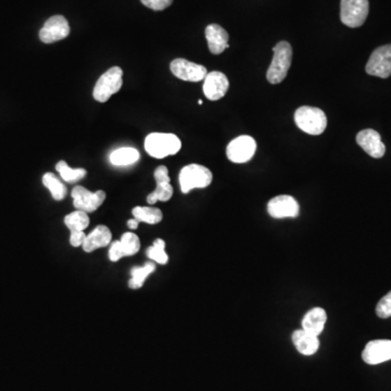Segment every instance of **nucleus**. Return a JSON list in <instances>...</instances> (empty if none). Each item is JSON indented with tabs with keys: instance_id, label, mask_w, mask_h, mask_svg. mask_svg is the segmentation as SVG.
Returning a JSON list of instances; mask_svg holds the SVG:
<instances>
[{
	"instance_id": "72a5a7b5",
	"label": "nucleus",
	"mask_w": 391,
	"mask_h": 391,
	"mask_svg": "<svg viewBox=\"0 0 391 391\" xmlns=\"http://www.w3.org/2000/svg\"><path fill=\"white\" fill-rule=\"evenodd\" d=\"M202 104H204V101H202V100H201V99H200V100H198V105H200V106H201V105H202Z\"/></svg>"
},
{
	"instance_id": "7ed1b4c3",
	"label": "nucleus",
	"mask_w": 391,
	"mask_h": 391,
	"mask_svg": "<svg viewBox=\"0 0 391 391\" xmlns=\"http://www.w3.org/2000/svg\"><path fill=\"white\" fill-rule=\"evenodd\" d=\"M294 122L304 133L310 135H321L327 127V118L323 110L315 107L304 106L294 112Z\"/></svg>"
},
{
	"instance_id": "f8f14e48",
	"label": "nucleus",
	"mask_w": 391,
	"mask_h": 391,
	"mask_svg": "<svg viewBox=\"0 0 391 391\" xmlns=\"http://www.w3.org/2000/svg\"><path fill=\"white\" fill-rule=\"evenodd\" d=\"M267 212L274 219H286L297 218L299 215V204L292 196L282 194L272 199L267 204Z\"/></svg>"
},
{
	"instance_id": "b1692460",
	"label": "nucleus",
	"mask_w": 391,
	"mask_h": 391,
	"mask_svg": "<svg viewBox=\"0 0 391 391\" xmlns=\"http://www.w3.org/2000/svg\"><path fill=\"white\" fill-rule=\"evenodd\" d=\"M43 184H44L45 187L48 188L51 196L57 201H60V200H64L66 198L68 190L54 173H46L43 176Z\"/></svg>"
},
{
	"instance_id": "dca6fc26",
	"label": "nucleus",
	"mask_w": 391,
	"mask_h": 391,
	"mask_svg": "<svg viewBox=\"0 0 391 391\" xmlns=\"http://www.w3.org/2000/svg\"><path fill=\"white\" fill-rule=\"evenodd\" d=\"M362 359L369 365H377L391 360V341L378 339L369 341L362 353Z\"/></svg>"
},
{
	"instance_id": "9b49d317",
	"label": "nucleus",
	"mask_w": 391,
	"mask_h": 391,
	"mask_svg": "<svg viewBox=\"0 0 391 391\" xmlns=\"http://www.w3.org/2000/svg\"><path fill=\"white\" fill-rule=\"evenodd\" d=\"M171 72L180 80L186 82H200L207 76V69L200 64H194L186 59L178 58L170 64Z\"/></svg>"
},
{
	"instance_id": "2eb2a0df",
	"label": "nucleus",
	"mask_w": 391,
	"mask_h": 391,
	"mask_svg": "<svg viewBox=\"0 0 391 391\" xmlns=\"http://www.w3.org/2000/svg\"><path fill=\"white\" fill-rule=\"evenodd\" d=\"M155 178L157 188L147 197V202L149 204H155L158 201H169L173 196V187L170 183L168 168L164 166H158L155 171Z\"/></svg>"
},
{
	"instance_id": "6e6552de",
	"label": "nucleus",
	"mask_w": 391,
	"mask_h": 391,
	"mask_svg": "<svg viewBox=\"0 0 391 391\" xmlns=\"http://www.w3.org/2000/svg\"><path fill=\"white\" fill-rule=\"evenodd\" d=\"M257 150V143L251 136L243 135L233 139L226 148V156L234 163H246L250 161Z\"/></svg>"
},
{
	"instance_id": "bb28decb",
	"label": "nucleus",
	"mask_w": 391,
	"mask_h": 391,
	"mask_svg": "<svg viewBox=\"0 0 391 391\" xmlns=\"http://www.w3.org/2000/svg\"><path fill=\"white\" fill-rule=\"evenodd\" d=\"M146 255L152 262L161 265L168 264L169 255L166 253V241L162 239L153 241V245L147 249Z\"/></svg>"
},
{
	"instance_id": "7c9ffc66",
	"label": "nucleus",
	"mask_w": 391,
	"mask_h": 391,
	"mask_svg": "<svg viewBox=\"0 0 391 391\" xmlns=\"http://www.w3.org/2000/svg\"><path fill=\"white\" fill-rule=\"evenodd\" d=\"M122 258H125V253H123V249H122L120 241H113V243H110V261H112V262H118V261L121 260Z\"/></svg>"
},
{
	"instance_id": "473e14b6",
	"label": "nucleus",
	"mask_w": 391,
	"mask_h": 391,
	"mask_svg": "<svg viewBox=\"0 0 391 391\" xmlns=\"http://www.w3.org/2000/svg\"><path fill=\"white\" fill-rule=\"evenodd\" d=\"M139 222L136 219H131L127 221V227L129 229H138Z\"/></svg>"
},
{
	"instance_id": "9d476101",
	"label": "nucleus",
	"mask_w": 391,
	"mask_h": 391,
	"mask_svg": "<svg viewBox=\"0 0 391 391\" xmlns=\"http://www.w3.org/2000/svg\"><path fill=\"white\" fill-rule=\"evenodd\" d=\"M71 196L73 198L74 208L86 213L96 211L106 200V192L104 190L92 192L83 186L74 187Z\"/></svg>"
},
{
	"instance_id": "4468645a",
	"label": "nucleus",
	"mask_w": 391,
	"mask_h": 391,
	"mask_svg": "<svg viewBox=\"0 0 391 391\" xmlns=\"http://www.w3.org/2000/svg\"><path fill=\"white\" fill-rule=\"evenodd\" d=\"M229 78H226L225 74L219 72V71L210 72L204 78V96L211 101H217V100L223 98L229 90Z\"/></svg>"
},
{
	"instance_id": "5701e85b",
	"label": "nucleus",
	"mask_w": 391,
	"mask_h": 391,
	"mask_svg": "<svg viewBox=\"0 0 391 391\" xmlns=\"http://www.w3.org/2000/svg\"><path fill=\"white\" fill-rule=\"evenodd\" d=\"M155 270H156V263L152 262V261L147 262L143 266L133 267L131 271V278L129 282V286L133 288V290L141 288L147 277L151 273L155 272Z\"/></svg>"
},
{
	"instance_id": "423d86ee",
	"label": "nucleus",
	"mask_w": 391,
	"mask_h": 391,
	"mask_svg": "<svg viewBox=\"0 0 391 391\" xmlns=\"http://www.w3.org/2000/svg\"><path fill=\"white\" fill-rule=\"evenodd\" d=\"M369 0H341V22L347 27H362L369 15Z\"/></svg>"
},
{
	"instance_id": "f03ea898",
	"label": "nucleus",
	"mask_w": 391,
	"mask_h": 391,
	"mask_svg": "<svg viewBox=\"0 0 391 391\" xmlns=\"http://www.w3.org/2000/svg\"><path fill=\"white\" fill-rule=\"evenodd\" d=\"M272 64L267 70L266 78L271 84H280L290 71L292 60V47L290 43L280 42L275 45Z\"/></svg>"
},
{
	"instance_id": "cd10ccee",
	"label": "nucleus",
	"mask_w": 391,
	"mask_h": 391,
	"mask_svg": "<svg viewBox=\"0 0 391 391\" xmlns=\"http://www.w3.org/2000/svg\"><path fill=\"white\" fill-rule=\"evenodd\" d=\"M120 243H121L122 249H123L125 257L135 255L141 249V241H139L138 236L136 234H123Z\"/></svg>"
},
{
	"instance_id": "20e7f679",
	"label": "nucleus",
	"mask_w": 391,
	"mask_h": 391,
	"mask_svg": "<svg viewBox=\"0 0 391 391\" xmlns=\"http://www.w3.org/2000/svg\"><path fill=\"white\" fill-rule=\"evenodd\" d=\"M213 180L211 171L200 164H188L180 170V185L183 194H188L194 188H206Z\"/></svg>"
},
{
	"instance_id": "1a4fd4ad",
	"label": "nucleus",
	"mask_w": 391,
	"mask_h": 391,
	"mask_svg": "<svg viewBox=\"0 0 391 391\" xmlns=\"http://www.w3.org/2000/svg\"><path fill=\"white\" fill-rule=\"evenodd\" d=\"M70 32L68 20L64 15H54L47 20L39 31V39L45 44H52L66 38Z\"/></svg>"
},
{
	"instance_id": "c756f323",
	"label": "nucleus",
	"mask_w": 391,
	"mask_h": 391,
	"mask_svg": "<svg viewBox=\"0 0 391 391\" xmlns=\"http://www.w3.org/2000/svg\"><path fill=\"white\" fill-rule=\"evenodd\" d=\"M141 1L143 6L155 11H162L173 3V0H141Z\"/></svg>"
},
{
	"instance_id": "412c9836",
	"label": "nucleus",
	"mask_w": 391,
	"mask_h": 391,
	"mask_svg": "<svg viewBox=\"0 0 391 391\" xmlns=\"http://www.w3.org/2000/svg\"><path fill=\"white\" fill-rule=\"evenodd\" d=\"M110 162L115 166H131L141 159V155L137 149L133 147H123L117 149L110 155Z\"/></svg>"
},
{
	"instance_id": "aec40b11",
	"label": "nucleus",
	"mask_w": 391,
	"mask_h": 391,
	"mask_svg": "<svg viewBox=\"0 0 391 391\" xmlns=\"http://www.w3.org/2000/svg\"><path fill=\"white\" fill-rule=\"evenodd\" d=\"M292 343L304 355H313L320 348L318 336L312 335L304 329H297L292 335Z\"/></svg>"
},
{
	"instance_id": "393cba45",
	"label": "nucleus",
	"mask_w": 391,
	"mask_h": 391,
	"mask_svg": "<svg viewBox=\"0 0 391 391\" xmlns=\"http://www.w3.org/2000/svg\"><path fill=\"white\" fill-rule=\"evenodd\" d=\"M64 224L70 232H84L90 225L88 213L76 210L64 218Z\"/></svg>"
},
{
	"instance_id": "ddd939ff",
	"label": "nucleus",
	"mask_w": 391,
	"mask_h": 391,
	"mask_svg": "<svg viewBox=\"0 0 391 391\" xmlns=\"http://www.w3.org/2000/svg\"><path fill=\"white\" fill-rule=\"evenodd\" d=\"M357 143L372 158H383L386 152L382 137L374 129H367L360 131L357 135Z\"/></svg>"
},
{
	"instance_id": "f257e3e1",
	"label": "nucleus",
	"mask_w": 391,
	"mask_h": 391,
	"mask_svg": "<svg viewBox=\"0 0 391 391\" xmlns=\"http://www.w3.org/2000/svg\"><path fill=\"white\" fill-rule=\"evenodd\" d=\"M182 148V143L174 134L151 133L145 139V150L156 159L176 155Z\"/></svg>"
},
{
	"instance_id": "a878e982",
	"label": "nucleus",
	"mask_w": 391,
	"mask_h": 391,
	"mask_svg": "<svg viewBox=\"0 0 391 391\" xmlns=\"http://www.w3.org/2000/svg\"><path fill=\"white\" fill-rule=\"evenodd\" d=\"M57 172L60 174L64 182L74 183L83 180L87 174L85 169H72L68 166L66 161H59L56 166Z\"/></svg>"
},
{
	"instance_id": "6ab92c4d",
	"label": "nucleus",
	"mask_w": 391,
	"mask_h": 391,
	"mask_svg": "<svg viewBox=\"0 0 391 391\" xmlns=\"http://www.w3.org/2000/svg\"><path fill=\"white\" fill-rule=\"evenodd\" d=\"M327 321V314L323 308H313L306 312L302 318V329L314 336H320L323 333Z\"/></svg>"
},
{
	"instance_id": "c85d7f7f",
	"label": "nucleus",
	"mask_w": 391,
	"mask_h": 391,
	"mask_svg": "<svg viewBox=\"0 0 391 391\" xmlns=\"http://www.w3.org/2000/svg\"><path fill=\"white\" fill-rule=\"evenodd\" d=\"M376 314L378 318H388L391 316V292L379 300L376 306Z\"/></svg>"
},
{
	"instance_id": "39448f33",
	"label": "nucleus",
	"mask_w": 391,
	"mask_h": 391,
	"mask_svg": "<svg viewBox=\"0 0 391 391\" xmlns=\"http://www.w3.org/2000/svg\"><path fill=\"white\" fill-rule=\"evenodd\" d=\"M123 85V71L119 66H112L97 80L92 96L98 102H107Z\"/></svg>"
},
{
	"instance_id": "0eeeda50",
	"label": "nucleus",
	"mask_w": 391,
	"mask_h": 391,
	"mask_svg": "<svg viewBox=\"0 0 391 391\" xmlns=\"http://www.w3.org/2000/svg\"><path fill=\"white\" fill-rule=\"evenodd\" d=\"M365 71L369 76L388 78L391 76V45L375 49L367 61Z\"/></svg>"
},
{
	"instance_id": "2f4dec72",
	"label": "nucleus",
	"mask_w": 391,
	"mask_h": 391,
	"mask_svg": "<svg viewBox=\"0 0 391 391\" xmlns=\"http://www.w3.org/2000/svg\"><path fill=\"white\" fill-rule=\"evenodd\" d=\"M86 239V234L84 232H71L70 243L73 247H80L83 245Z\"/></svg>"
},
{
	"instance_id": "4be33fe9",
	"label": "nucleus",
	"mask_w": 391,
	"mask_h": 391,
	"mask_svg": "<svg viewBox=\"0 0 391 391\" xmlns=\"http://www.w3.org/2000/svg\"><path fill=\"white\" fill-rule=\"evenodd\" d=\"M131 213H133L134 219H136L139 223L143 222V223L150 224V225L160 223L163 219L162 212L158 208L135 207Z\"/></svg>"
},
{
	"instance_id": "f3484780",
	"label": "nucleus",
	"mask_w": 391,
	"mask_h": 391,
	"mask_svg": "<svg viewBox=\"0 0 391 391\" xmlns=\"http://www.w3.org/2000/svg\"><path fill=\"white\" fill-rule=\"evenodd\" d=\"M208 46L213 55H220L229 48V33L219 24H210L206 29Z\"/></svg>"
},
{
	"instance_id": "a211bd4d",
	"label": "nucleus",
	"mask_w": 391,
	"mask_h": 391,
	"mask_svg": "<svg viewBox=\"0 0 391 391\" xmlns=\"http://www.w3.org/2000/svg\"><path fill=\"white\" fill-rule=\"evenodd\" d=\"M112 233L109 227L106 225H98L94 231L90 232L86 235L85 241H84L83 250L85 253H92L97 249L107 247L111 243Z\"/></svg>"
}]
</instances>
